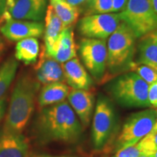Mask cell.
<instances>
[{"instance_id":"6da1fadb","label":"cell","mask_w":157,"mask_h":157,"mask_svg":"<svg viewBox=\"0 0 157 157\" xmlns=\"http://www.w3.org/2000/svg\"><path fill=\"white\" fill-rule=\"evenodd\" d=\"M36 127L39 135L46 141L74 143L82 132L81 122L66 101L44 108Z\"/></svg>"},{"instance_id":"7a4b0ae2","label":"cell","mask_w":157,"mask_h":157,"mask_svg":"<svg viewBox=\"0 0 157 157\" xmlns=\"http://www.w3.org/2000/svg\"><path fill=\"white\" fill-rule=\"evenodd\" d=\"M39 87V82L29 75H23L19 78L12 94L4 132H22L34 111Z\"/></svg>"},{"instance_id":"3957f363","label":"cell","mask_w":157,"mask_h":157,"mask_svg":"<svg viewBox=\"0 0 157 157\" xmlns=\"http://www.w3.org/2000/svg\"><path fill=\"white\" fill-rule=\"evenodd\" d=\"M136 39L132 29L124 22H121L108 38L107 67L111 72L129 67L135 52Z\"/></svg>"},{"instance_id":"277c9868","label":"cell","mask_w":157,"mask_h":157,"mask_svg":"<svg viewBox=\"0 0 157 157\" xmlns=\"http://www.w3.org/2000/svg\"><path fill=\"white\" fill-rule=\"evenodd\" d=\"M149 85L135 72L117 78L111 87L116 101L126 107H151L148 98Z\"/></svg>"},{"instance_id":"5b68a950","label":"cell","mask_w":157,"mask_h":157,"mask_svg":"<svg viewBox=\"0 0 157 157\" xmlns=\"http://www.w3.org/2000/svg\"><path fill=\"white\" fill-rule=\"evenodd\" d=\"M118 14L137 38L157 29V15L150 0H129L125 10Z\"/></svg>"},{"instance_id":"8992f818","label":"cell","mask_w":157,"mask_h":157,"mask_svg":"<svg viewBox=\"0 0 157 157\" xmlns=\"http://www.w3.org/2000/svg\"><path fill=\"white\" fill-rule=\"evenodd\" d=\"M157 119V109H149L133 113L124 124L117 140V151L136 144L151 132Z\"/></svg>"},{"instance_id":"52a82bcc","label":"cell","mask_w":157,"mask_h":157,"mask_svg":"<svg viewBox=\"0 0 157 157\" xmlns=\"http://www.w3.org/2000/svg\"><path fill=\"white\" fill-rule=\"evenodd\" d=\"M116 119L112 103L107 98L100 97L96 103L92 126V138L95 148L101 149L106 145L113 134Z\"/></svg>"},{"instance_id":"ba28073f","label":"cell","mask_w":157,"mask_h":157,"mask_svg":"<svg viewBox=\"0 0 157 157\" xmlns=\"http://www.w3.org/2000/svg\"><path fill=\"white\" fill-rule=\"evenodd\" d=\"M78 53L90 74L95 79H101L107 67L106 41L84 37L78 44Z\"/></svg>"},{"instance_id":"9c48e42d","label":"cell","mask_w":157,"mask_h":157,"mask_svg":"<svg viewBox=\"0 0 157 157\" xmlns=\"http://www.w3.org/2000/svg\"><path fill=\"white\" fill-rule=\"evenodd\" d=\"M121 22L118 13L86 15L78 22V30L85 38L106 40Z\"/></svg>"},{"instance_id":"30bf717a","label":"cell","mask_w":157,"mask_h":157,"mask_svg":"<svg viewBox=\"0 0 157 157\" xmlns=\"http://www.w3.org/2000/svg\"><path fill=\"white\" fill-rule=\"evenodd\" d=\"M0 19L4 23L0 26V31L12 42H19L31 37L39 38L44 34V25L42 22L13 19L6 11Z\"/></svg>"},{"instance_id":"8fae6325","label":"cell","mask_w":157,"mask_h":157,"mask_svg":"<svg viewBox=\"0 0 157 157\" xmlns=\"http://www.w3.org/2000/svg\"><path fill=\"white\" fill-rule=\"evenodd\" d=\"M47 7L46 0H7L6 12L13 19L40 22Z\"/></svg>"},{"instance_id":"7c38bea8","label":"cell","mask_w":157,"mask_h":157,"mask_svg":"<svg viewBox=\"0 0 157 157\" xmlns=\"http://www.w3.org/2000/svg\"><path fill=\"white\" fill-rule=\"evenodd\" d=\"M44 53L60 63H63L76 58V47L74 41V34L72 27L65 28L59 35L58 39Z\"/></svg>"},{"instance_id":"4fadbf2b","label":"cell","mask_w":157,"mask_h":157,"mask_svg":"<svg viewBox=\"0 0 157 157\" xmlns=\"http://www.w3.org/2000/svg\"><path fill=\"white\" fill-rule=\"evenodd\" d=\"M67 98L71 107L78 117L82 125L87 127L93 112L95 103L93 94L89 90L71 89Z\"/></svg>"},{"instance_id":"5bb4252c","label":"cell","mask_w":157,"mask_h":157,"mask_svg":"<svg viewBox=\"0 0 157 157\" xmlns=\"http://www.w3.org/2000/svg\"><path fill=\"white\" fill-rule=\"evenodd\" d=\"M62 67L65 81L72 89L89 90L92 87L93 79L77 58L62 63Z\"/></svg>"},{"instance_id":"9a60e30c","label":"cell","mask_w":157,"mask_h":157,"mask_svg":"<svg viewBox=\"0 0 157 157\" xmlns=\"http://www.w3.org/2000/svg\"><path fill=\"white\" fill-rule=\"evenodd\" d=\"M35 69L37 80L44 85L65 81L62 63L46 56L44 49L41 52L39 60L35 66Z\"/></svg>"},{"instance_id":"2e32d148","label":"cell","mask_w":157,"mask_h":157,"mask_svg":"<svg viewBox=\"0 0 157 157\" xmlns=\"http://www.w3.org/2000/svg\"><path fill=\"white\" fill-rule=\"evenodd\" d=\"M29 144L21 133H0V157H29Z\"/></svg>"},{"instance_id":"e0dca14e","label":"cell","mask_w":157,"mask_h":157,"mask_svg":"<svg viewBox=\"0 0 157 157\" xmlns=\"http://www.w3.org/2000/svg\"><path fill=\"white\" fill-rule=\"evenodd\" d=\"M138 63L146 65L157 71V29L140 37Z\"/></svg>"},{"instance_id":"ac0fdd59","label":"cell","mask_w":157,"mask_h":157,"mask_svg":"<svg viewBox=\"0 0 157 157\" xmlns=\"http://www.w3.org/2000/svg\"><path fill=\"white\" fill-rule=\"evenodd\" d=\"M70 87L63 82L45 84L39 95V105L42 108L50 106L64 101L70 93Z\"/></svg>"},{"instance_id":"d6986e66","label":"cell","mask_w":157,"mask_h":157,"mask_svg":"<svg viewBox=\"0 0 157 157\" xmlns=\"http://www.w3.org/2000/svg\"><path fill=\"white\" fill-rule=\"evenodd\" d=\"M45 25L44 31V50H48L58 39L63 29V24L60 18L57 16L53 8L50 5L48 6L45 14Z\"/></svg>"},{"instance_id":"ffe728a7","label":"cell","mask_w":157,"mask_h":157,"mask_svg":"<svg viewBox=\"0 0 157 157\" xmlns=\"http://www.w3.org/2000/svg\"><path fill=\"white\" fill-rule=\"evenodd\" d=\"M39 54V43L37 38L24 39L17 42L15 47V58L25 65L35 63Z\"/></svg>"},{"instance_id":"44dd1931","label":"cell","mask_w":157,"mask_h":157,"mask_svg":"<svg viewBox=\"0 0 157 157\" xmlns=\"http://www.w3.org/2000/svg\"><path fill=\"white\" fill-rule=\"evenodd\" d=\"M50 5L61 21L63 29L72 27L79 16V8L69 5L65 0H50Z\"/></svg>"},{"instance_id":"7402d4cb","label":"cell","mask_w":157,"mask_h":157,"mask_svg":"<svg viewBox=\"0 0 157 157\" xmlns=\"http://www.w3.org/2000/svg\"><path fill=\"white\" fill-rule=\"evenodd\" d=\"M18 63L14 58H10L0 66V99L2 98L16 74Z\"/></svg>"},{"instance_id":"603a6c76","label":"cell","mask_w":157,"mask_h":157,"mask_svg":"<svg viewBox=\"0 0 157 157\" xmlns=\"http://www.w3.org/2000/svg\"><path fill=\"white\" fill-rule=\"evenodd\" d=\"M86 15L112 13V0H87Z\"/></svg>"},{"instance_id":"cb8c5ba5","label":"cell","mask_w":157,"mask_h":157,"mask_svg":"<svg viewBox=\"0 0 157 157\" xmlns=\"http://www.w3.org/2000/svg\"><path fill=\"white\" fill-rule=\"evenodd\" d=\"M129 67L132 70L135 71V73H136L141 78H143L148 85L154 83L157 80V71L148 66L138 63H135L132 62Z\"/></svg>"},{"instance_id":"d4e9b609","label":"cell","mask_w":157,"mask_h":157,"mask_svg":"<svg viewBox=\"0 0 157 157\" xmlns=\"http://www.w3.org/2000/svg\"><path fill=\"white\" fill-rule=\"evenodd\" d=\"M137 143L144 154H153L157 151V132H150Z\"/></svg>"},{"instance_id":"484cf974","label":"cell","mask_w":157,"mask_h":157,"mask_svg":"<svg viewBox=\"0 0 157 157\" xmlns=\"http://www.w3.org/2000/svg\"><path fill=\"white\" fill-rule=\"evenodd\" d=\"M142 154H144V153L139 146L138 143H136L132 146L123 147L117 150L113 157H138Z\"/></svg>"},{"instance_id":"4316f807","label":"cell","mask_w":157,"mask_h":157,"mask_svg":"<svg viewBox=\"0 0 157 157\" xmlns=\"http://www.w3.org/2000/svg\"><path fill=\"white\" fill-rule=\"evenodd\" d=\"M148 98L151 107L157 109V80L149 85Z\"/></svg>"},{"instance_id":"83f0119b","label":"cell","mask_w":157,"mask_h":157,"mask_svg":"<svg viewBox=\"0 0 157 157\" xmlns=\"http://www.w3.org/2000/svg\"><path fill=\"white\" fill-rule=\"evenodd\" d=\"M129 0H112V13H120L127 8Z\"/></svg>"},{"instance_id":"f1b7e54d","label":"cell","mask_w":157,"mask_h":157,"mask_svg":"<svg viewBox=\"0 0 157 157\" xmlns=\"http://www.w3.org/2000/svg\"><path fill=\"white\" fill-rule=\"evenodd\" d=\"M66 2H68L69 5L74 6V7H78L82 5H84L87 2V0H65Z\"/></svg>"},{"instance_id":"f546056e","label":"cell","mask_w":157,"mask_h":157,"mask_svg":"<svg viewBox=\"0 0 157 157\" xmlns=\"http://www.w3.org/2000/svg\"><path fill=\"white\" fill-rule=\"evenodd\" d=\"M5 98H1L0 99V121H1L2 118L4 113L5 111Z\"/></svg>"},{"instance_id":"4dcf8cb0","label":"cell","mask_w":157,"mask_h":157,"mask_svg":"<svg viewBox=\"0 0 157 157\" xmlns=\"http://www.w3.org/2000/svg\"><path fill=\"white\" fill-rule=\"evenodd\" d=\"M6 7H7V0H0V17L6 11Z\"/></svg>"},{"instance_id":"1f68e13d","label":"cell","mask_w":157,"mask_h":157,"mask_svg":"<svg viewBox=\"0 0 157 157\" xmlns=\"http://www.w3.org/2000/svg\"><path fill=\"white\" fill-rule=\"evenodd\" d=\"M32 157H75V156H50V155H44V154H41V155H35Z\"/></svg>"},{"instance_id":"d6a6232c","label":"cell","mask_w":157,"mask_h":157,"mask_svg":"<svg viewBox=\"0 0 157 157\" xmlns=\"http://www.w3.org/2000/svg\"><path fill=\"white\" fill-rule=\"evenodd\" d=\"M151 3L153 8H154L155 13L157 15V0H150Z\"/></svg>"},{"instance_id":"836d02e7","label":"cell","mask_w":157,"mask_h":157,"mask_svg":"<svg viewBox=\"0 0 157 157\" xmlns=\"http://www.w3.org/2000/svg\"><path fill=\"white\" fill-rule=\"evenodd\" d=\"M157 132V119H156V122H155V124H154V127H153V129L151 132Z\"/></svg>"},{"instance_id":"e575fe53","label":"cell","mask_w":157,"mask_h":157,"mask_svg":"<svg viewBox=\"0 0 157 157\" xmlns=\"http://www.w3.org/2000/svg\"><path fill=\"white\" fill-rule=\"evenodd\" d=\"M3 48H4V44H3V42H2V39L0 38V52H1V51L2 50Z\"/></svg>"},{"instance_id":"d590c367","label":"cell","mask_w":157,"mask_h":157,"mask_svg":"<svg viewBox=\"0 0 157 157\" xmlns=\"http://www.w3.org/2000/svg\"><path fill=\"white\" fill-rule=\"evenodd\" d=\"M138 157H152V154L149 155V154H142L140 156H139Z\"/></svg>"},{"instance_id":"8d00e7d4","label":"cell","mask_w":157,"mask_h":157,"mask_svg":"<svg viewBox=\"0 0 157 157\" xmlns=\"http://www.w3.org/2000/svg\"><path fill=\"white\" fill-rule=\"evenodd\" d=\"M152 157H157V151H156L152 154Z\"/></svg>"},{"instance_id":"74e56055","label":"cell","mask_w":157,"mask_h":157,"mask_svg":"<svg viewBox=\"0 0 157 157\" xmlns=\"http://www.w3.org/2000/svg\"><path fill=\"white\" fill-rule=\"evenodd\" d=\"M2 22L1 19H0V26H1V24H2Z\"/></svg>"}]
</instances>
